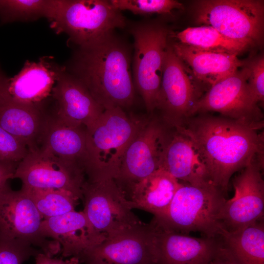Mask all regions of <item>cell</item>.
Instances as JSON below:
<instances>
[{"instance_id": "obj_11", "label": "cell", "mask_w": 264, "mask_h": 264, "mask_svg": "<svg viewBox=\"0 0 264 264\" xmlns=\"http://www.w3.org/2000/svg\"><path fill=\"white\" fill-rule=\"evenodd\" d=\"M13 178L20 179L25 188L63 190L82 199L86 176L79 166L40 148L29 151L18 164Z\"/></svg>"}, {"instance_id": "obj_13", "label": "cell", "mask_w": 264, "mask_h": 264, "mask_svg": "<svg viewBox=\"0 0 264 264\" xmlns=\"http://www.w3.org/2000/svg\"><path fill=\"white\" fill-rule=\"evenodd\" d=\"M249 75V69L244 64L233 74L210 87L195 103L189 117L215 111L234 119L264 121L262 112L248 89Z\"/></svg>"}, {"instance_id": "obj_12", "label": "cell", "mask_w": 264, "mask_h": 264, "mask_svg": "<svg viewBox=\"0 0 264 264\" xmlns=\"http://www.w3.org/2000/svg\"><path fill=\"white\" fill-rule=\"evenodd\" d=\"M198 83H200L168 44L156 109L160 110L161 119L169 127H176L189 117L200 97Z\"/></svg>"}, {"instance_id": "obj_4", "label": "cell", "mask_w": 264, "mask_h": 264, "mask_svg": "<svg viewBox=\"0 0 264 264\" xmlns=\"http://www.w3.org/2000/svg\"><path fill=\"white\" fill-rule=\"evenodd\" d=\"M45 18L56 33L79 47L92 45L125 27L120 11L106 0H49Z\"/></svg>"}, {"instance_id": "obj_7", "label": "cell", "mask_w": 264, "mask_h": 264, "mask_svg": "<svg viewBox=\"0 0 264 264\" xmlns=\"http://www.w3.org/2000/svg\"><path fill=\"white\" fill-rule=\"evenodd\" d=\"M134 39L132 74L135 89L141 95L148 113L156 109L168 32L163 26L141 23L131 29Z\"/></svg>"}, {"instance_id": "obj_1", "label": "cell", "mask_w": 264, "mask_h": 264, "mask_svg": "<svg viewBox=\"0 0 264 264\" xmlns=\"http://www.w3.org/2000/svg\"><path fill=\"white\" fill-rule=\"evenodd\" d=\"M264 121L234 119L207 113L187 118L176 127L193 142L209 183L226 196L231 176L264 158Z\"/></svg>"}, {"instance_id": "obj_17", "label": "cell", "mask_w": 264, "mask_h": 264, "mask_svg": "<svg viewBox=\"0 0 264 264\" xmlns=\"http://www.w3.org/2000/svg\"><path fill=\"white\" fill-rule=\"evenodd\" d=\"M51 96L56 104L58 118L86 129L94 125L105 110L85 85L66 67L52 89Z\"/></svg>"}, {"instance_id": "obj_5", "label": "cell", "mask_w": 264, "mask_h": 264, "mask_svg": "<svg viewBox=\"0 0 264 264\" xmlns=\"http://www.w3.org/2000/svg\"><path fill=\"white\" fill-rule=\"evenodd\" d=\"M227 199L210 183H180L164 215L153 220L161 226L180 233L200 232L203 237L219 238L225 230L221 213Z\"/></svg>"}, {"instance_id": "obj_25", "label": "cell", "mask_w": 264, "mask_h": 264, "mask_svg": "<svg viewBox=\"0 0 264 264\" xmlns=\"http://www.w3.org/2000/svg\"><path fill=\"white\" fill-rule=\"evenodd\" d=\"M225 245L239 264H264V220L221 235Z\"/></svg>"}, {"instance_id": "obj_22", "label": "cell", "mask_w": 264, "mask_h": 264, "mask_svg": "<svg viewBox=\"0 0 264 264\" xmlns=\"http://www.w3.org/2000/svg\"><path fill=\"white\" fill-rule=\"evenodd\" d=\"M171 45L177 56L191 68L194 77L210 87L245 64L235 54L203 50L177 42Z\"/></svg>"}, {"instance_id": "obj_32", "label": "cell", "mask_w": 264, "mask_h": 264, "mask_svg": "<svg viewBox=\"0 0 264 264\" xmlns=\"http://www.w3.org/2000/svg\"><path fill=\"white\" fill-rule=\"evenodd\" d=\"M245 65L249 69L247 85L256 103L264 101V57L263 55L245 61Z\"/></svg>"}, {"instance_id": "obj_34", "label": "cell", "mask_w": 264, "mask_h": 264, "mask_svg": "<svg viewBox=\"0 0 264 264\" xmlns=\"http://www.w3.org/2000/svg\"><path fill=\"white\" fill-rule=\"evenodd\" d=\"M35 264H81L78 258H56L41 252L35 257Z\"/></svg>"}, {"instance_id": "obj_15", "label": "cell", "mask_w": 264, "mask_h": 264, "mask_svg": "<svg viewBox=\"0 0 264 264\" xmlns=\"http://www.w3.org/2000/svg\"><path fill=\"white\" fill-rule=\"evenodd\" d=\"M79 260L81 264H156L151 226L141 222L105 238Z\"/></svg>"}, {"instance_id": "obj_27", "label": "cell", "mask_w": 264, "mask_h": 264, "mask_svg": "<svg viewBox=\"0 0 264 264\" xmlns=\"http://www.w3.org/2000/svg\"><path fill=\"white\" fill-rule=\"evenodd\" d=\"M30 197L44 219L60 216L75 210L79 199L61 190L29 189L22 187Z\"/></svg>"}, {"instance_id": "obj_2", "label": "cell", "mask_w": 264, "mask_h": 264, "mask_svg": "<svg viewBox=\"0 0 264 264\" xmlns=\"http://www.w3.org/2000/svg\"><path fill=\"white\" fill-rule=\"evenodd\" d=\"M131 61L128 45L112 33L79 47L65 67L105 110L123 109L132 105L135 97Z\"/></svg>"}, {"instance_id": "obj_10", "label": "cell", "mask_w": 264, "mask_h": 264, "mask_svg": "<svg viewBox=\"0 0 264 264\" xmlns=\"http://www.w3.org/2000/svg\"><path fill=\"white\" fill-rule=\"evenodd\" d=\"M170 128L162 119L150 117L130 143L114 179L127 198L136 184L160 168Z\"/></svg>"}, {"instance_id": "obj_28", "label": "cell", "mask_w": 264, "mask_h": 264, "mask_svg": "<svg viewBox=\"0 0 264 264\" xmlns=\"http://www.w3.org/2000/svg\"><path fill=\"white\" fill-rule=\"evenodd\" d=\"M49 0H0V22H31L45 17Z\"/></svg>"}, {"instance_id": "obj_21", "label": "cell", "mask_w": 264, "mask_h": 264, "mask_svg": "<svg viewBox=\"0 0 264 264\" xmlns=\"http://www.w3.org/2000/svg\"><path fill=\"white\" fill-rule=\"evenodd\" d=\"M173 130L163 148L160 168L178 180L191 185L209 183L204 165L193 142L176 128H173Z\"/></svg>"}, {"instance_id": "obj_14", "label": "cell", "mask_w": 264, "mask_h": 264, "mask_svg": "<svg viewBox=\"0 0 264 264\" xmlns=\"http://www.w3.org/2000/svg\"><path fill=\"white\" fill-rule=\"evenodd\" d=\"M264 158H257L233 180V197L226 199L221 213L223 228L234 231L264 220Z\"/></svg>"}, {"instance_id": "obj_16", "label": "cell", "mask_w": 264, "mask_h": 264, "mask_svg": "<svg viewBox=\"0 0 264 264\" xmlns=\"http://www.w3.org/2000/svg\"><path fill=\"white\" fill-rule=\"evenodd\" d=\"M156 264H205L222 242L221 237H191L164 228L153 219Z\"/></svg>"}, {"instance_id": "obj_9", "label": "cell", "mask_w": 264, "mask_h": 264, "mask_svg": "<svg viewBox=\"0 0 264 264\" xmlns=\"http://www.w3.org/2000/svg\"><path fill=\"white\" fill-rule=\"evenodd\" d=\"M44 219L26 192L13 190L5 183L0 187V237L26 242L53 257L60 253L56 242L42 231Z\"/></svg>"}, {"instance_id": "obj_20", "label": "cell", "mask_w": 264, "mask_h": 264, "mask_svg": "<svg viewBox=\"0 0 264 264\" xmlns=\"http://www.w3.org/2000/svg\"><path fill=\"white\" fill-rule=\"evenodd\" d=\"M43 104V103H42ZM16 102L1 94L0 126L32 151L41 147L48 119L42 104Z\"/></svg>"}, {"instance_id": "obj_6", "label": "cell", "mask_w": 264, "mask_h": 264, "mask_svg": "<svg viewBox=\"0 0 264 264\" xmlns=\"http://www.w3.org/2000/svg\"><path fill=\"white\" fill-rule=\"evenodd\" d=\"M194 17L197 24L212 27L225 37L250 46L263 41V0H198Z\"/></svg>"}, {"instance_id": "obj_24", "label": "cell", "mask_w": 264, "mask_h": 264, "mask_svg": "<svg viewBox=\"0 0 264 264\" xmlns=\"http://www.w3.org/2000/svg\"><path fill=\"white\" fill-rule=\"evenodd\" d=\"M180 185L177 179L160 168L136 184L127 199L132 209H141L159 218L167 211Z\"/></svg>"}, {"instance_id": "obj_19", "label": "cell", "mask_w": 264, "mask_h": 264, "mask_svg": "<svg viewBox=\"0 0 264 264\" xmlns=\"http://www.w3.org/2000/svg\"><path fill=\"white\" fill-rule=\"evenodd\" d=\"M42 231L44 237L57 242L64 258L79 259L104 238L93 228L83 211L44 219Z\"/></svg>"}, {"instance_id": "obj_36", "label": "cell", "mask_w": 264, "mask_h": 264, "mask_svg": "<svg viewBox=\"0 0 264 264\" xmlns=\"http://www.w3.org/2000/svg\"><path fill=\"white\" fill-rule=\"evenodd\" d=\"M7 79L0 67V97L4 90Z\"/></svg>"}, {"instance_id": "obj_29", "label": "cell", "mask_w": 264, "mask_h": 264, "mask_svg": "<svg viewBox=\"0 0 264 264\" xmlns=\"http://www.w3.org/2000/svg\"><path fill=\"white\" fill-rule=\"evenodd\" d=\"M110 1L119 11L128 10L134 14H171L174 10L184 8L181 3L174 0H111Z\"/></svg>"}, {"instance_id": "obj_30", "label": "cell", "mask_w": 264, "mask_h": 264, "mask_svg": "<svg viewBox=\"0 0 264 264\" xmlns=\"http://www.w3.org/2000/svg\"><path fill=\"white\" fill-rule=\"evenodd\" d=\"M41 252L26 242L0 237V264H22Z\"/></svg>"}, {"instance_id": "obj_23", "label": "cell", "mask_w": 264, "mask_h": 264, "mask_svg": "<svg viewBox=\"0 0 264 264\" xmlns=\"http://www.w3.org/2000/svg\"><path fill=\"white\" fill-rule=\"evenodd\" d=\"M40 148L77 165L85 172L88 160L85 127L66 123L56 115L50 116Z\"/></svg>"}, {"instance_id": "obj_8", "label": "cell", "mask_w": 264, "mask_h": 264, "mask_svg": "<svg viewBox=\"0 0 264 264\" xmlns=\"http://www.w3.org/2000/svg\"><path fill=\"white\" fill-rule=\"evenodd\" d=\"M82 211L103 238L141 223L114 179H86L82 189Z\"/></svg>"}, {"instance_id": "obj_3", "label": "cell", "mask_w": 264, "mask_h": 264, "mask_svg": "<svg viewBox=\"0 0 264 264\" xmlns=\"http://www.w3.org/2000/svg\"><path fill=\"white\" fill-rule=\"evenodd\" d=\"M146 120L128 115L119 107L105 110L87 129V179H114L127 148Z\"/></svg>"}, {"instance_id": "obj_18", "label": "cell", "mask_w": 264, "mask_h": 264, "mask_svg": "<svg viewBox=\"0 0 264 264\" xmlns=\"http://www.w3.org/2000/svg\"><path fill=\"white\" fill-rule=\"evenodd\" d=\"M65 67L50 56L41 57L37 62L27 60L18 74L8 78L2 94L20 103L42 104L51 96Z\"/></svg>"}, {"instance_id": "obj_31", "label": "cell", "mask_w": 264, "mask_h": 264, "mask_svg": "<svg viewBox=\"0 0 264 264\" xmlns=\"http://www.w3.org/2000/svg\"><path fill=\"white\" fill-rule=\"evenodd\" d=\"M29 151L23 142L0 126V161L18 164Z\"/></svg>"}, {"instance_id": "obj_26", "label": "cell", "mask_w": 264, "mask_h": 264, "mask_svg": "<svg viewBox=\"0 0 264 264\" xmlns=\"http://www.w3.org/2000/svg\"><path fill=\"white\" fill-rule=\"evenodd\" d=\"M179 43L199 49L239 55L250 46L229 39L212 27L206 25L187 28L175 36Z\"/></svg>"}, {"instance_id": "obj_33", "label": "cell", "mask_w": 264, "mask_h": 264, "mask_svg": "<svg viewBox=\"0 0 264 264\" xmlns=\"http://www.w3.org/2000/svg\"><path fill=\"white\" fill-rule=\"evenodd\" d=\"M205 264H239L223 242L214 255Z\"/></svg>"}, {"instance_id": "obj_35", "label": "cell", "mask_w": 264, "mask_h": 264, "mask_svg": "<svg viewBox=\"0 0 264 264\" xmlns=\"http://www.w3.org/2000/svg\"><path fill=\"white\" fill-rule=\"evenodd\" d=\"M18 164L0 161V187L13 179Z\"/></svg>"}]
</instances>
